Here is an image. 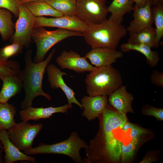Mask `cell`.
I'll use <instances>...</instances> for the list:
<instances>
[{
	"label": "cell",
	"instance_id": "obj_1",
	"mask_svg": "<svg viewBox=\"0 0 163 163\" xmlns=\"http://www.w3.org/2000/svg\"><path fill=\"white\" fill-rule=\"evenodd\" d=\"M99 129L86 149L88 163H117L120 161L122 142L115 136L116 130L122 129L128 121L122 114L108 104L98 117Z\"/></svg>",
	"mask_w": 163,
	"mask_h": 163
},
{
	"label": "cell",
	"instance_id": "obj_2",
	"mask_svg": "<svg viewBox=\"0 0 163 163\" xmlns=\"http://www.w3.org/2000/svg\"><path fill=\"white\" fill-rule=\"evenodd\" d=\"M55 52V49H53L45 60L38 63L33 62L31 50L25 53V68L19 74L22 81L25 94L24 99L21 105L22 109L31 106L34 99L37 96H43L49 101L52 99L51 97L43 90L42 83L46 67Z\"/></svg>",
	"mask_w": 163,
	"mask_h": 163
},
{
	"label": "cell",
	"instance_id": "obj_3",
	"mask_svg": "<svg viewBox=\"0 0 163 163\" xmlns=\"http://www.w3.org/2000/svg\"><path fill=\"white\" fill-rule=\"evenodd\" d=\"M127 32L121 24L109 18L100 24L89 26L83 36L91 49L105 47L116 49Z\"/></svg>",
	"mask_w": 163,
	"mask_h": 163
},
{
	"label": "cell",
	"instance_id": "obj_4",
	"mask_svg": "<svg viewBox=\"0 0 163 163\" xmlns=\"http://www.w3.org/2000/svg\"><path fill=\"white\" fill-rule=\"evenodd\" d=\"M123 82L120 72L112 65L97 67L86 76V92L90 96H108Z\"/></svg>",
	"mask_w": 163,
	"mask_h": 163
},
{
	"label": "cell",
	"instance_id": "obj_5",
	"mask_svg": "<svg viewBox=\"0 0 163 163\" xmlns=\"http://www.w3.org/2000/svg\"><path fill=\"white\" fill-rule=\"evenodd\" d=\"M88 145L82 139L76 132H72L68 139L52 144L41 143L35 147L24 151L27 155L50 154L65 155L70 157L76 163L82 162L80 153L82 149H87Z\"/></svg>",
	"mask_w": 163,
	"mask_h": 163
},
{
	"label": "cell",
	"instance_id": "obj_6",
	"mask_svg": "<svg viewBox=\"0 0 163 163\" xmlns=\"http://www.w3.org/2000/svg\"><path fill=\"white\" fill-rule=\"evenodd\" d=\"M82 33L58 28L49 31L43 27L34 28L32 32L31 39L36 44L37 52L34 60V63L44 60L47 52L54 46L69 37L83 36Z\"/></svg>",
	"mask_w": 163,
	"mask_h": 163
},
{
	"label": "cell",
	"instance_id": "obj_7",
	"mask_svg": "<svg viewBox=\"0 0 163 163\" xmlns=\"http://www.w3.org/2000/svg\"><path fill=\"white\" fill-rule=\"evenodd\" d=\"M108 13L106 0H76L74 16L89 26L105 21Z\"/></svg>",
	"mask_w": 163,
	"mask_h": 163
},
{
	"label": "cell",
	"instance_id": "obj_8",
	"mask_svg": "<svg viewBox=\"0 0 163 163\" xmlns=\"http://www.w3.org/2000/svg\"><path fill=\"white\" fill-rule=\"evenodd\" d=\"M40 123L32 124L28 121L16 123L8 130L11 142L20 150L24 151L32 147L34 140L42 129Z\"/></svg>",
	"mask_w": 163,
	"mask_h": 163
},
{
	"label": "cell",
	"instance_id": "obj_9",
	"mask_svg": "<svg viewBox=\"0 0 163 163\" xmlns=\"http://www.w3.org/2000/svg\"><path fill=\"white\" fill-rule=\"evenodd\" d=\"M35 17L24 4L20 5L14 32L10 40L11 43H17L24 47L29 48L32 42Z\"/></svg>",
	"mask_w": 163,
	"mask_h": 163
},
{
	"label": "cell",
	"instance_id": "obj_10",
	"mask_svg": "<svg viewBox=\"0 0 163 163\" xmlns=\"http://www.w3.org/2000/svg\"><path fill=\"white\" fill-rule=\"evenodd\" d=\"M89 26L75 16H62L54 18L35 17L34 27H57L71 31L84 33Z\"/></svg>",
	"mask_w": 163,
	"mask_h": 163
},
{
	"label": "cell",
	"instance_id": "obj_11",
	"mask_svg": "<svg viewBox=\"0 0 163 163\" xmlns=\"http://www.w3.org/2000/svg\"><path fill=\"white\" fill-rule=\"evenodd\" d=\"M48 79L51 88L52 89L60 88L63 92L67 98L68 104L72 108V104L77 105L81 109L83 110L82 105L76 98L75 93L65 83L63 76L68 75L65 72H62L55 65L53 64H48L46 68Z\"/></svg>",
	"mask_w": 163,
	"mask_h": 163
},
{
	"label": "cell",
	"instance_id": "obj_12",
	"mask_svg": "<svg viewBox=\"0 0 163 163\" xmlns=\"http://www.w3.org/2000/svg\"><path fill=\"white\" fill-rule=\"evenodd\" d=\"M86 59L73 50H64L57 58L56 62L62 69L72 70L78 73L95 70L97 67L90 64Z\"/></svg>",
	"mask_w": 163,
	"mask_h": 163
},
{
	"label": "cell",
	"instance_id": "obj_13",
	"mask_svg": "<svg viewBox=\"0 0 163 163\" xmlns=\"http://www.w3.org/2000/svg\"><path fill=\"white\" fill-rule=\"evenodd\" d=\"M152 6L150 0H147L145 5L142 7H138L135 5L132 10L134 19L126 28L127 31L134 33L152 26L154 22Z\"/></svg>",
	"mask_w": 163,
	"mask_h": 163
},
{
	"label": "cell",
	"instance_id": "obj_14",
	"mask_svg": "<svg viewBox=\"0 0 163 163\" xmlns=\"http://www.w3.org/2000/svg\"><path fill=\"white\" fill-rule=\"evenodd\" d=\"M123 55L122 52L116 49L99 47L91 49L85 57L89 59L92 65L99 67L111 65Z\"/></svg>",
	"mask_w": 163,
	"mask_h": 163
},
{
	"label": "cell",
	"instance_id": "obj_15",
	"mask_svg": "<svg viewBox=\"0 0 163 163\" xmlns=\"http://www.w3.org/2000/svg\"><path fill=\"white\" fill-rule=\"evenodd\" d=\"M108 96L109 105L119 112L126 115L134 113L132 104L134 97L127 91L126 86L122 85Z\"/></svg>",
	"mask_w": 163,
	"mask_h": 163
},
{
	"label": "cell",
	"instance_id": "obj_16",
	"mask_svg": "<svg viewBox=\"0 0 163 163\" xmlns=\"http://www.w3.org/2000/svg\"><path fill=\"white\" fill-rule=\"evenodd\" d=\"M108 103L107 96H84L81 99L83 109L82 115L88 121L94 120L103 112Z\"/></svg>",
	"mask_w": 163,
	"mask_h": 163
},
{
	"label": "cell",
	"instance_id": "obj_17",
	"mask_svg": "<svg viewBox=\"0 0 163 163\" xmlns=\"http://www.w3.org/2000/svg\"><path fill=\"white\" fill-rule=\"evenodd\" d=\"M71 109L68 104L56 107L51 106L45 108H35L31 106L21 110L19 115L22 121H37L41 119L50 118L55 113H68L69 109Z\"/></svg>",
	"mask_w": 163,
	"mask_h": 163
},
{
	"label": "cell",
	"instance_id": "obj_18",
	"mask_svg": "<svg viewBox=\"0 0 163 163\" xmlns=\"http://www.w3.org/2000/svg\"><path fill=\"white\" fill-rule=\"evenodd\" d=\"M0 141L5 152V163H12L18 161H27L36 162L35 158L21 152L11 142L6 130L2 129L1 131Z\"/></svg>",
	"mask_w": 163,
	"mask_h": 163
},
{
	"label": "cell",
	"instance_id": "obj_19",
	"mask_svg": "<svg viewBox=\"0 0 163 163\" xmlns=\"http://www.w3.org/2000/svg\"><path fill=\"white\" fill-rule=\"evenodd\" d=\"M3 85L0 91V103H8L9 100L19 93L23 88L22 80L19 75H10L2 80Z\"/></svg>",
	"mask_w": 163,
	"mask_h": 163
},
{
	"label": "cell",
	"instance_id": "obj_20",
	"mask_svg": "<svg viewBox=\"0 0 163 163\" xmlns=\"http://www.w3.org/2000/svg\"><path fill=\"white\" fill-rule=\"evenodd\" d=\"M129 37L126 43L145 45L152 48H157L159 45L156 41L155 28L152 26L142 29L134 33H129Z\"/></svg>",
	"mask_w": 163,
	"mask_h": 163
},
{
	"label": "cell",
	"instance_id": "obj_21",
	"mask_svg": "<svg viewBox=\"0 0 163 163\" xmlns=\"http://www.w3.org/2000/svg\"><path fill=\"white\" fill-rule=\"evenodd\" d=\"M121 51L127 52L135 50L143 54L146 57L147 64L152 67L156 66L159 60L158 53L151 50L152 48L146 45L141 44L123 43L120 46Z\"/></svg>",
	"mask_w": 163,
	"mask_h": 163
},
{
	"label": "cell",
	"instance_id": "obj_22",
	"mask_svg": "<svg viewBox=\"0 0 163 163\" xmlns=\"http://www.w3.org/2000/svg\"><path fill=\"white\" fill-rule=\"evenodd\" d=\"M134 3L133 0H113L107 7L108 12L111 14L109 18L121 24L124 15L132 11Z\"/></svg>",
	"mask_w": 163,
	"mask_h": 163
},
{
	"label": "cell",
	"instance_id": "obj_23",
	"mask_svg": "<svg viewBox=\"0 0 163 163\" xmlns=\"http://www.w3.org/2000/svg\"><path fill=\"white\" fill-rule=\"evenodd\" d=\"M11 13L6 9L0 8V34L4 41L10 40L14 32L15 24Z\"/></svg>",
	"mask_w": 163,
	"mask_h": 163
},
{
	"label": "cell",
	"instance_id": "obj_24",
	"mask_svg": "<svg viewBox=\"0 0 163 163\" xmlns=\"http://www.w3.org/2000/svg\"><path fill=\"white\" fill-rule=\"evenodd\" d=\"M24 4L35 17L49 16L56 17L63 16L43 1H37Z\"/></svg>",
	"mask_w": 163,
	"mask_h": 163
},
{
	"label": "cell",
	"instance_id": "obj_25",
	"mask_svg": "<svg viewBox=\"0 0 163 163\" xmlns=\"http://www.w3.org/2000/svg\"><path fill=\"white\" fill-rule=\"evenodd\" d=\"M16 110L14 106L8 103H0V128L9 130L16 123L14 117Z\"/></svg>",
	"mask_w": 163,
	"mask_h": 163
},
{
	"label": "cell",
	"instance_id": "obj_26",
	"mask_svg": "<svg viewBox=\"0 0 163 163\" xmlns=\"http://www.w3.org/2000/svg\"><path fill=\"white\" fill-rule=\"evenodd\" d=\"M63 15L73 16L76 7V0H44Z\"/></svg>",
	"mask_w": 163,
	"mask_h": 163
},
{
	"label": "cell",
	"instance_id": "obj_27",
	"mask_svg": "<svg viewBox=\"0 0 163 163\" xmlns=\"http://www.w3.org/2000/svg\"><path fill=\"white\" fill-rule=\"evenodd\" d=\"M154 22L156 28V41L160 45V40L163 36V2L158 3L152 8Z\"/></svg>",
	"mask_w": 163,
	"mask_h": 163
},
{
	"label": "cell",
	"instance_id": "obj_28",
	"mask_svg": "<svg viewBox=\"0 0 163 163\" xmlns=\"http://www.w3.org/2000/svg\"><path fill=\"white\" fill-rule=\"evenodd\" d=\"M141 141L131 139L127 145L122 142L120 155V161L122 163H127L131 160Z\"/></svg>",
	"mask_w": 163,
	"mask_h": 163
},
{
	"label": "cell",
	"instance_id": "obj_29",
	"mask_svg": "<svg viewBox=\"0 0 163 163\" xmlns=\"http://www.w3.org/2000/svg\"><path fill=\"white\" fill-rule=\"evenodd\" d=\"M20 71V65L17 61H0V79L2 80L7 76L18 74Z\"/></svg>",
	"mask_w": 163,
	"mask_h": 163
},
{
	"label": "cell",
	"instance_id": "obj_30",
	"mask_svg": "<svg viewBox=\"0 0 163 163\" xmlns=\"http://www.w3.org/2000/svg\"><path fill=\"white\" fill-rule=\"evenodd\" d=\"M121 130L125 132L130 130L129 135L131 139L141 141L142 138L150 133L148 129L131 123L128 121L124 124Z\"/></svg>",
	"mask_w": 163,
	"mask_h": 163
},
{
	"label": "cell",
	"instance_id": "obj_31",
	"mask_svg": "<svg viewBox=\"0 0 163 163\" xmlns=\"http://www.w3.org/2000/svg\"><path fill=\"white\" fill-rule=\"evenodd\" d=\"M24 46L16 42L0 48V61H5L10 57L22 52Z\"/></svg>",
	"mask_w": 163,
	"mask_h": 163
},
{
	"label": "cell",
	"instance_id": "obj_32",
	"mask_svg": "<svg viewBox=\"0 0 163 163\" xmlns=\"http://www.w3.org/2000/svg\"><path fill=\"white\" fill-rule=\"evenodd\" d=\"M142 112L143 115L153 116L158 121L163 120V108H157L146 104L142 107Z\"/></svg>",
	"mask_w": 163,
	"mask_h": 163
},
{
	"label": "cell",
	"instance_id": "obj_33",
	"mask_svg": "<svg viewBox=\"0 0 163 163\" xmlns=\"http://www.w3.org/2000/svg\"><path fill=\"white\" fill-rule=\"evenodd\" d=\"M21 4L19 0H0V8L9 10L16 18L18 17Z\"/></svg>",
	"mask_w": 163,
	"mask_h": 163
},
{
	"label": "cell",
	"instance_id": "obj_34",
	"mask_svg": "<svg viewBox=\"0 0 163 163\" xmlns=\"http://www.w3.org/2000/svg\"><path fill=\"white\" fill-rule=\"evenodd\" d=\"M152 83L157 87H163V72L154 70L150 76Z\"/></svg>",
	"mask_w": 163,
	"mask_h": 163
},
{
	"label": "cell",
	"instance_id": "obj_35",
	"mask_svg": "<svg viewBox=\"0 0 163 163\" xmlns=\"http://www.w3.org/2000/svg\"><path fill=\"white\" fill-rule=\"evenodd\" d=\"M156 161V159L152 156L150 155L145 156L139 163H151Z\"/></svg>",
	"mask_w": 163,
	"mask_h": 163
},
{
	"label": "cell",
	"instance_id": "obj_36",
	"mask_svg": "<svg viewBox=\"0 0 163 163\" xmlns=\"http://www.w3.org/2000/svg\"><path fill=\"white\" fill-rule=\"evenodd\" d=\"M134 2L138 7H142L145 6L146 4L147 0H133Z\"/></svg>",
	"mask_w": 163,
	"mask_h": 163
},
{
	"label": "cell",
	"instance_id": "obj_37",
	"mask_svg": "<svg viewBox=\"0 0 163 163\" xmlns=\"http://www.w3.org/2000/svg\"><path fill=\"white\" fill-rule=\"evenodd\" d=\"M21 4H24L26 3L37 1H43L44 0H19Z\"/></svg>",
	"mask_w": 163,
	"mask_h": 163
},
{
	"label": "cell",
	"instance_id": "obj_38",
	"mask_svg": "<svg viewBox=\"0 0 163 163\" xmlns=\"http://www.w3.org/2000/svg\"><path fill=\"white\" fill-rule=\"evenodd\" d=\"M152 6H155L159 2H163V0H150Z\"/></svg>",
	"mask_w": 163,
	"mask_h": 163
},
{
	"label": "cell",
	"instance_id": "obj_39",
	"mask_svg": "<svg viewBox=\"0 0 163 163\" xmlns=\"http://www.w3.org/2000/svg\"><path fill=\"white\" fill-rule=\"evenodd\" d=\"M2 129L0 128V132ZM4 151V148L3 146V145L0 141V153H2Z\"/></svg>",
	"mask_w": 163,
	"mask_h": 163
},
{
	"label": "cell",
	"instance_id": "obj_40",
	"mask_svg": "<svg viewBox=\"0 0 163 163\" xmlns=\"http://www.w3.org/2000/svg\"><path fill=\"white\" fill-rule=\"evenodd\" d=\"M3 161L2 158V156L1 153H0V163H3Z\"/></svg>",
	"mask_w": 163,
	"mask_h": 163
}]
</instances>
